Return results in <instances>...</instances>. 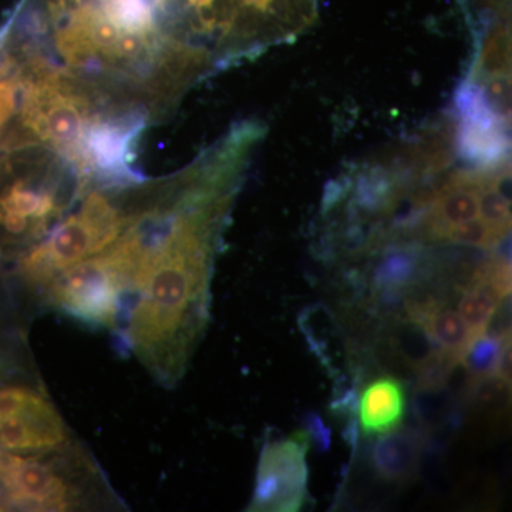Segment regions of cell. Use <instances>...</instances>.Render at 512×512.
Masks as SVG:
<instances>
[{
	"instance_id": "cell-1",
	"label": "cell",
	"mask_w": 512,
	"mask_h": 512,
	"mask_svg": "<svg viewBox=\"0 0 512 512\" xmlns=\"http://www.w3.org/2000/svg\"><path fill=\"white\" fill-rule=\"evenodd\" d=\"M239 178L227 164L202 160L185 175L183 194L170 212L134 225L141 245L128 285L137 301L127 338L161 376L184 369L204 326L214 249Z\"/></svg>"
},
{
	"instance_id": "cell-2",
	"label": "cell",
	"mask_w": 512,
	"mask_h": 512,
	"mask_svg": "<svg viewBox=\"0 0 512 512\" xmlns=\"http://www.w3.org/2000/svg\"><path fill=\"white\" fill-rule=\"evenodd\" d=\"M158 5L161 16L184 26L197 39V49L210 60L215 55L217 64L292 43L319 16V0H158Z\"/></svg>"
},
{
	"instance_id": "cell-3",
	"label": "cell",
	"mask_w": 512,
	"mask_h": 512,
	"mask_svg": "<svg viewBox=\"0 0 512 512\" xmlns=\"http://www.w3.org/2000/svg\"><path fill=\"white\" fill-rule=\"evenodd\" d=\"M127 228V218L109 198L93 192L76 214L60 222L46 242L26 256L23 269L35 281H47L106 251Z\"/></svg>"
},
{
	"instance_id": "cell-4",
	"label": "cell",
	"mask_w": 512,
	"mask_h": 512,
	"mask_svg": "<svg viewBox=\"0 0 512 512\" xmlns=\"http://www.w3.org/2000/svg\"><path fill=\"white\" fill-rule=\"evenodd\" d=\"M311 439L305 430L266 444L259 460L252 510L299 511L308 495L306 454Z\"/></svg>"
},
{
	"instance_id": "cell-5",
	"label": "cell",
	"mask_w": 512,
	"mask_h": 512,
	"mask_svg": "<svg viewBox=\"0 0 512 512\" xmlns=\"http://www.w3.org/2000/svg\"><path fill=\"white\" fill-rule=\"evenodd\" d=\"M89 101L63 76L46 74L30 90L26 101V123L42 140L70 154L79 146Z\"/></svg>"
},
{
	"instance_id": "cell-6",
	"label": "cell",
	"mask_w": 512,
	"mask_h": 512,
	"mask_svg": "<svg viewBox=\"0 0 512 512\" xmlns=\"http://www.w3.org/2000/svg\"><path fill=\"white\" fill-rule=\"evenodd\" d=\"M52 301L87 325L113 326L121 309L120 293L96 256L55 276Z\"/></svg>"
},
{
	"instance_id": "cell-7",
	"label": "cell",
	"mask_w": 512,
	"mask_h": 512,
	"mask_svg": "<svg viewBox=\"0 0 512 512\" xmlns=\"http://www.w3.org/2000/svg\"><path fill=\"white\" fill-rule=\"evenodd\" d=\"M64 440L66 429L55 407L25 387L13 409L0 417V447L6 450H52Z\"/></svg>"
},
{
	"instance_id": "cell-8",
	"label": "cell",
	"mask_w": 512,
	"mask_h": 512,
	"mask_svg": "<svg viewBox=\"0 0 512 512\" xmlns=\"http://www.w3.org/2000/svg\"><path fill=\"white\" fill-rule=\"evenodd\" d=\"M140 124L96 120L84 128L82 140L70 158L84 171L110 180H138L128 168V144Z\"/></svg>"
},
{
	"instance_id": "cell-9",
	"label": "cell",
	"mask_w": 512,
	"mask_h": 512,
	"mask_svg": "<svg viewBox=\"0 0 512 512\" xmlns=\"http://www.w3.org/2000/svg\"><path fill=\"white\" fill-rule=\"evenodd\" d=\"M0 483L12 503L20 507L50 511L69 507V485L40 461L18 456L12 466L0 473Z\"/></svg>"
},
{
	"instance_id": "cell-10",
	"label": "cell",
	"mask_w": 512,
	"mask_h": 512,
	"mask_svg": "<svg viewBox=\"0 0 512 512\" xmlns=\"http://www.w3.org/2000/svg\"><path fill=\"white\" fill-rule=\"evenodd\" d=\"M407 318L424 330L431 343L461 363L476 336L460 313L444 308L436 299L407 303Z\"/></svg>"
},
{
	"instance_id": "cell-11",
	"label": "cell",
	"mask_w": 512,
	"mask_h": 512,
	"mask_svg": "<svg viewBox=\"0 0 512 512\" xmlns=\"http://www.w3.org/2000/svg\"><path fill=\"white\" fill-rule=\"evenodd\" d=\"M360 427L365 437L383 436L402 427L406 417V387L392 376L372 380L360 397Z\"/></svg>"
},
{
	"instance_id": "cell-12",
	"label": "cell",
	"mask_w": 512,
	"mask_h": 512,
	"mask_svg": "<svg viewBox=\"0 0 512 512\" xmlns=\"http://www.w3.org/2000/svg\"><path fill=\"white\" fill-rule=\"evenodd\" d=\"M426 245L421 242H392L383 245L382 256L372 274L377 293L400 292L412 288L427 275Z\"/></svg>"
},
{
	"instance_id": "cell-13",
	"label": "cell",
	"mask_w": 512,
	"mask_h": 512,
	"mask_svg": "<svg viewBox=\"0 0 512 512\" xmlns=\"http://www.w3.org/2000/svg\"><path fill=\"white\" fill-rule=\"evenodd\" d=\"M423 441V434L414 429L383 434L372 450V466L377 476L392 483L412 480L419 466Z\"/></svg>"
},
{
	"instance_id": "cell-14",
	"label": "cell",
	"mask_w": 512,
	"mask_h": 512,
	"mask_svg": "<svg viewBox=\"0 0 512 512\" xmlns=\"http://www.w3.org/2000/svg\"><path fill=\"white\" fill-rule=\"evenodd\" d=\"M56 197L49 190H37L16 183L0 198V222L10 234H22L29 222L43 224L55 215Z\"/></svg>"
},
{
	"instance_id": "cell-15",
	"label": "cell",
	"mask_w": 512,
	"mask_h": 512,
	"mask_svg": "<svg viewBox=\"0 0 512 512\" xmlns=\"http://www.w3.org/2000/svg\"><path fill=\"white\" fill-rule=\"evenodd\" d=\"M505 336L484 335L478 336L473 345L467 350L466 356L461 360V365L468 373V382L474 383L490 375H494L498 357L503 349Z\"/></svg>"
},
{
	"instance_id": "cell-16",
	"label": "cell",
	"mask_w": 512,
	"mask_h": 512,
	"mask_svg": "<svg viewBox=\"0 0 512 512\" xmlns=\"http://www.w3.org/2000/svg\"><path fill=\"white\" fill-rule=\"evenodd\" d=\"M303 426H305L311 443L315 444L319 451L323 453V451L329 450L332 446V430L326 426L325 421L318 413H306Z\"/></svg>"
},
{
	"instance_id": "cell-17",
	"label": "cell",
	"mask_w": 512,
	"mask_h": 512,
	"mask_svg": "<svg viewBox=\"0 0 512 512\" xmlns=\"http://www.w3.org/2000/svg\"><path fill=\"white\" fill-rule=\"evenodd\" d=\"M15 110V86L9 80H0V127Z\"/></svg>"
}]
</instances>
